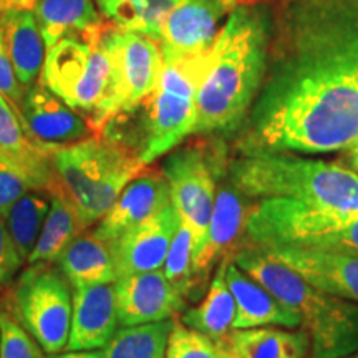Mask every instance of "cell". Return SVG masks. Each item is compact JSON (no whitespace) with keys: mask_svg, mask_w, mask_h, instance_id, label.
<instances>
[{"mask_svg":"<svg viewBox=\"0 0 358 358\" xmlns=\"http://www.w3.org/2000/svg\"><path fill=\"white\" fill-rule=\"evenodd\" d=\"M164 358H217V343L208 335L174 322Z\"/></svg>","mask_w":358,"mask_h":358,"instance_id":"obj_31","label":"cell"},{"mask_svg":"<svg viewBox=\"0 0 358 358\" xmlns=\"http://www.w3.org/2000/svg\"><path fill=\"white\" fill-rule=\"evenodd\" d=\"M192 250H194V236L186 222H179L176 232L169 245L163 272L181 295H189L196 290L194 272H192Z\"/></svg>","mask_w":358,"mask_h":358,"instance_id":"obj_30","label":"cell"},{"mask_svg":"<svg viewBox=\"0 0 358 358\" xmlns=\"http://www.w3.org/2000/svg\"><path fill=\"white\" fill-rule=\"evenodd\" d=\"M24 264V259L20 257L19 250L8 234L6 217L0 214V289L10 284L13 275L19 272Z\"/></svg>","mask_w":358,"mask_h":358,"instance_id":"obj_36","label":"cell"},{"mask_svg":"<svg viewBox=\"0 0 358 358\" xmlns=\"http://www.w3.org/2000/svg\"><path fill=\"white\" fill-rule=\"evenodd\" d=\"M248 201L249 199L232 185L224 173L217 182L216 199H214L211 221L206 232V241L199 252L192 259L196 287L204 284L216 262H221L222 257L231 256L237 237L245 231V221L250 211L245 204Z\"/></svg>","mask_w":358,"mask_h":358,"instance_id":"obj_15","label":"cell"},{"mask_svg":"<svg viewBox=\"0 0 358 358\" xmlns=\"http://www.w3.org/2000/svg\"><path fill=\"white\" fill-rule=\"evenodd\" d=\"M34 13L47 50L62 38H96L105 30L93 0H35Z\"/></svg>","mask_w":358,"mask_h":358,"instance_id":"obj_22","label":"cell"},{"mask_svg":"<svg viewBox=\"0 0 358 358\" xmlns=\"http://www.w3.org/2000/svg\"><path fill=\"white\" fill-rule=\"evenodd\" d=\"M226 176L249 201L287 199L340 214H358V173L295 151L250 150L227 163Z\"/></svg>","mask_w":358,"mask_h":358,"instance_id":"obj_3","label":"cell"},{"mask_svg":"<svg viewBox=\"0 0 358 358\" xmlns=\"http://www.w3.org/2000/svg\"><path fill=\"white\" fill-rule=\"evenodd\" d=\"M50 146L40 145L27 133L19 113L0 93V156L29 179L34 189L48 191L52 178Z\"/></svg>","mask_w":358,"mask_h":358,"instance_id":"obj_20","label":"cell"},{"mask_svg":"<svg viewBox=\"0 0 358 358\" xmlns=\"http://www.w3.org/2000/svg\"><path fill=\"white\" fill-rule=\"evenodd\" d=\"M231 256L221 259L208 294L198 307L182 312L181 324L208 335L214 342H221L231 334L236 319V302L226 282V267Z\"/></svg>","mask_w":358,"mask_h":358,"instance_id":"obj_24","label":"cell"},{"mask_svg":"<svg viewBox=\"0 0 358 358\" xmlns=\"http://www.w3.org/2000/svg\"><path fill=\"white\" fill-rule=\"evenodd\" d=\"M206 138V141L176 146L161 164V173L171 192V203L194 236L192 259L206 241L217 182L227 169L226 146L221 138Z\"/></svg>","mask_w":358,"mask_h":358,"instance_id":"obj_7","label":"cell"},{"mask_svg":"<svg viewBox=\"0 0 358 358\" xmlns=\"http://www.w3.org/2000/svg\"><path fill=\"white\" fill-rule=\"evenodd\" d=\"M338 358H358V352L348 353V355H343V357H338Z\"/></svg>","mask_w":358,"mask_h":358,"instance_id":"obj_41","label":"cell"},{"mask_svg":"<svg viewBox=\"0 0 358 358\" xmlns=\"http://www.w3.org/2000/svg\"><path fill=\"white\" fill-rule=\"evenodd\" d=\"M101 34L96 38H62L47 50L40 73V83L73 110L88 115L96 133L111 80Z\"/></svg>","mask_w":358,"mask_h":358,"instance_id":"obj_8","label":"cell"},{"mask_svg":"<svg viewBox=\"0 0 358 358\" xmlns=\"http://www.w3.org/2000/svg\"><path fill=\"white\" fill-rule=\"evenodd\" d=\"M48 151L52 166L48 192L65 199L85 227L100 221L124 186L146 169L131 148L103 134L50 146Z\"/></svg>","mask_w":358,"mask_h":358,"instance_id":"obj_5","label":"cell"},{"mask_svg":"<svg viewBox=\"0 0 358 358\" xmlns=\"http://www.w3.org/2000/svg\"><path fill=\"white\" fill-rule=\"evenodd\" d=\"M211 48L201 55L164 62L158 87L141 103L143 124L134 151L143 164L168 155L192 134L196 96L209 65Z\"/></svg>","mask_w":358,"mask_h":358,"instance_id":"obj_6","label":"cell"},{"mask_svg":"<svg viewBox=\"0 0 358 358\" xmlns=\"http://www.w3.org/2000/svg\"><path fill=\"white\" fill-rule=\"evenodd\" d=\"M50 206L52 192L45 189H30L3 214L8 234H10L24 262H27L37 244Z\"/></svg>","mask_w":358,"mask_h":358,"instance_id":"obj_28","label":"cell"},{"mask_svg":"<svg viewBox=\"0 0 358 358\" xmlns=\"http://www.w3.org/2000/svg\"><path fill=\"white\" fill-rule=\"evenodd\" d=\"M19 116L27 133L45 146L70 145L90 138V133L95 131L92 123L42 83L27 90Z\"/></svg>","mask_w":358,"mask_h":358,"instance_id":"obj_16","label":"cell"},{"mask_svg":"<svg viewBox=\"0 0 358 358\" xmlns=\"http://www.w3.org/2000/svg\"><path fill=\"white\" fill-rule=\"evenodd\" d=\"M232 262L282 303L302 315L310 337V358H338L358 352V303L313 287L284 262L250 245L234 250Z\"/></svg>","mask_w":358,"mask_h":358,"instance_id":"obj_4","label":"cell"},{"mask_svg":"<svg viewBox=\"0 0 358 358\" xmlns=\"http://www.w3.org/2000/svg\"><path fill=\"white\" fill-rule=\"evenodd\" d=\"M0 358H47L37 340L6 310H0Z\"/></svg>","mask_w":358,"mask_h":358,"instance_id":"obj_32","label":"cell"},{"mask_svg":"<svg viewBox=\"0 0 358 358\" xmlns=\"http://www.w3.org/2000/svg\"><path fill=\"white\" fill-rule=\"evenodd\" d=\"M71 310L70 282L52 264H30L22 272L12 290V315L48 355L66 348Z\"/></svg>","mask_w":358,"mask_h":358,"instance_id":"obj_9","label":"cell"},{"mask_svg":"<svg viewBox=\"0 0 358 358\" xmlns=\"http://www.w3.org/2000/svg\"><path fill=\"white\" fill-rule=\"evenodd\" d=\"M358 134V0H280L239 151H347Z\"/></svg>","mask_w":358,"mask_h":358,"instance_id":"obj_1","label":"cell"},{"mask_svg":"<svg viewBox=\"0 0 358 358\" xmlns=\"http://www.w3.org/2000/svg\"><path fill=\"white\" fill-rule=\"evenodd\" d=\"M226 282L236 302V319L232 330L254 327H282L299 329L302 315L275 299L256 279L245 274L229 259L226 267Z\"/></svg>","mask_w":358,"mask_h":358,"instance_id":"obj_19","label":"cell"},{"mask_svg":"<svg viewBox=\"0 0 358 358\" xmlns=\"http://www.w3.org/2000/svg\"><path fill=\"white\" fill-rule=\"evenodd\" d=\"M174 322L171 319L122 327L103 347V358H164L169 332Z\"/></svg>","mask_w":358,"mask_h":358,"instance_id":"obj_29","label":"cell"},{"mask_svg":"<svg viewBox=\"0 0 358 358\" xmlns=\"http://www.w3.org/2000/svg\"><path fill=\"white\" fill-rule=\"evenodd\" d=\"M224 340L237 358H306L310 350L307 332L282 327L231 330Z\"/></svg>","mask_w":358,"mask_h":358,"instance_id":"obj_23","label":"cell"},{"mask_svg":"<svg viewBox=\"0 0 358 358\" xmlns=\"http://www.w3.org/2000/svg\"><path fill=\"white\" fill-rule=\"evenodd\" d=\"M85 224L65 199L52 194L50 211L45 219L37 244L30 254L29 264H55L62 252L82 234Z\"/></svg>","mask_w":358,"mask_h":358,"instance_id":"obj_27","label":"cell"},{"mask_svg":"<svg viewBox=\"0 0 358 358\" xmlns=\"http://www.w3.org/2000/svg\"><path fill=\"white\" fill-rule=\"evenodd\" d=\"M105 19L124 32L159 40L161 29L179 0H95Z\"/></svg>","mask_w":358,"mask_h":358,"instance_id":"obj_26","label":"cell"},{"mask_svg":"<svg viewBox=\"0 0 358 358\" xmlns=\"http://www.w3.org/2000/svg\"><path fill=\"white\" fill-rule=\"evenodd\" d=\"M241 0H179L169 12L159 35L164 62L201 55L213 47L224 19Z\"/></svg>","mask_w":358,"mask_h":358,"instance_id":"obj_12","label":"cell"},{"mask_svg":"<svg viewBox=\"0 0 358 358\" xmlns=\"http://www.w3.org/2000/svg\"><path fill=\"white\" fill-rule=\"evenodd\" d=\"M271 34L268 3H241L231 12L199 85L192 134L222 138L243 129L266 77Z\"/></svg>","mask_w":358,"mask_h":358,"instance_id":"obj_2","label":"cell"},{"mask_svg":"<svg viewBox=\"0 0 358 358\" xmlns=\"http://www.w3.org/2000/svg\"><path fill=\"white\" fill-rule=\"evenodd\" d=\"M171 204V192L161 171H141L124 186L113 208L93 231L98 239L110 244L124 232L134 229Z\"/></svg>","mask_w":358,"mask_h":358,"instance_id":"obj_17","label":"cell"},{"mask_svg":"<svg viewBox=\"0 0 358 358\" xmlns=\"http://www.w3.org/2000/svg\"><path fill=\"white\" fill-rule=\"evenodd\" d=\"M302 245H337L358 250V214L334 217L319 234Z\"/></svg>","mask_w":358,"mask_h":358,"instance_id":"obj_33","label":"cell"},{"mask_svg":"<svg viewBox=\"0 0 358 358\" xmlns=\"http://www.w3.org/2000/svg\"><path fill=\"white\" fill-rule=\"evenodd\" d=\"M50 358H103L101 352L95 350H75L66 353H57V355H50Z\"/></svg>","mask_w":358,"mask_h":358,"instance_id":"obj_37","label":"cell"},{"mask_svg":"<svg viewBox=\"0 0 358 358\" xmlns=\"http://www.w3.org/2000/svg\"><path fill=\"white\" fill-rule=\"evenodd\" d=\"M347 155H348V166H350L353 171L358 173V134L355 140H353L350 148L347 150Z\"/></svg>","mask_w":358,"mask_h":358,"instance_id":"obj_38","label":"cell"},{"mask_svg":"<svg viewBox=\"0 0 358 358\" xmlns=\"http://www.w3.org/2000/svg\"><path fill=\"white\" fill-rule=\"evenodd\" d=\"M27 2H30V0H0V12L12 7H25Z\"/></svg>","mask_w":358,"mask_h":358,"instance_id":"obj_40","label":"cell"},{"mask_svg":"<svg viewBox=\"0 0 358 358\" xmlns=\"http://www.w3.org/2000/svg\"><path fill=\"white\" fill-rule=\"evenodd\" d=\"M313 287L358 303V250L337 245H259Z\"/></svg>","mask_w":358,"mask_h":358,"instance_id":"obj_11","label":"cell"},{"mask_svg":"<svg viewBox=\"0 0 358 358\" xmlns=\"http://www.w3.org/2000/svg\"><path fill=\"white\" fill-rule=\"evenodd\" d=\"M55 264L71 287L116 280L115 261L108 244L98 239L93 232L80 234Z\"/></svg>","mask_w":358,"mask_h":358,"instance_id":"obj_25","label":"cell"},{"mask_svg":"<svg viewBox=\"0 0 358 358\" xmlns=\"http://www.w3.org/2000/svg\"><path fill=\"white\" fill-rule=\"evenodd\" d=\"M216 343H217V358H237L234 355V352H232L229 345L226 343V340H221V342H216Z\"/></svg>","mask_w":358,"mask_h":358,"instance_id":"obj_39","label":"cell"},{"mask_svg":"<svg viewBox=\"0 0 358 358\" xmlns=\"http://www.w3.org/2000/svg\"><path fill=\"white\" fill-rule=\"evenodd\" d=\"M115 290L122 327L168 320L186 310V297L166 279L163 268L118 277Z\"/></svg>","mask_w":358,"mask_h":358,"instance_id":"obj_13","label":"cell"},{"mask_svg":"<svg viewBox=\"0 0 358 358\" xmlns=\"http://www.w3.org/2000/svg\"><path fill=\"white\" fill-rule=\"evenodd\" d=\"M71 325L66 350H96L118 330V302L115 282L71 287Z\"/></svg>","mask_w":358,"mask_h":358,"instance_id":"obj_18","label":"cell"},{"mask_svg":"<svg viewBox=\"0 0 358 358\" xmlns=\"http://www.w3.org/2000/svg\"><path fill=\"white\" fill-rule=\"evenodd\" d=\"M0 93L6 96V100L10 103L12 108L19 113L22 100H24V88L17 80L15 71L10 57H8L6 38H3L2 22H0Z\"/></svg>","mask_w":358,"mask_h":358,"instance_id":"obj_35","label":"cell"},{"mask_svg":"<svg viewBox=\"0 0 358 358\" xmlns=\"http://www.w3.org/2000/svg\"><path fill=\"white\" fill-rule=\"evenodd\" d=\"M3 38L17 80L27 92L37 83L45 62V43L34 10L12 7L0 12Z\"/></svg>","mask_w":358,"mask_h":358,"instance_id":"obj_21","label":"cell"},{"mask_svg":"<svg viewBox=\"0 0 358 358\" xmlns=\"http://www.w3.org/2000/svg\"><path fill=\"white\" fill-rule=\"evenodd\" d=\"M179 222L181 217L171 203L156 216L110 243L116 279L163 268Z\"/></svg>","mask_w":358,"mask_h":358,"instance_id":"obj_14","label":"cell"},{"mask_svg":"<svg viewBox=\"0 0 358 358\" xmlns=\"http://www.w3.org/2000/svg\"><path fill=\"white\" fill-rule=\"evenodd\" d=\"M101 43L110 57L111 80L98 133L111 118L138 108L155 92L164 65L159 43L146 35L105 29Z\"/></svg>","mask_w":358,"mask_h":358,"instance_id":"obj_10","label":"cell"},{"mask_svg":"<svg viewBox=\"0 0 358 358\" xmlns=\"http://www.w3.org/2000/svg\"><path fill=\"white\" fill-rule=\"evenodd\" d=\"M34 189L24 174L13 164L0 156V214H6L8 208L22 196Z\"/></svg>","mask_w":358,"mask_h":358,"instance_id":"obj_34","label":"cell"}]
</instances>
